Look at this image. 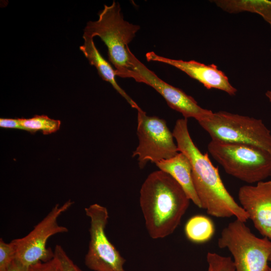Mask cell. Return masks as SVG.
<instances>
[{"instance_id":"d4e9b609","label":"cell","mask_w":271,"mask_h":271,"mask_svg":"<svg viewBox=\"0 0 271 271\" xmlns=\"http://www.w3.org/2000/svg\"><path fill=\"white\" fill-rule=\"evenodd\" d=\"M266 271H271V267H270L269 266H268Z\"/></svg>"},{"instance_id":"ac0fdd59","label":"cell","mask_w":271,"mask_h":271,"mask_svg":"<svg viewBox=\"0 0 271 271\" xmlns=\"http://www.w3.org/2000/svg\"><path fill=\"white\" fill-rule=\"evenodd\" d=\"M206 259L208 263L206 271H235L233 261L229 256L208 252Z\"/></svg>"},{"instance_id":"603a6c76","label":"cell","mask_w":271,"mask_h":271,"mask_svg":"<svg viewBox=\"0 0 271 271\" xmlns=\"http://www.w3.org/2000/svg\"><path fill=\"white\" fill-rule=\"evenodd\" d=\"M7 271H29V267L15 259L9 267Z\"/></svg>"},{"instance_id":"5bb4252c","label":"cell","mask_w":271,"mask_h":271,"mask_svg":"<svg viewBox=\"0 0 271 271\" xmlns=\"http://www.w3.org/2000/svg\"><path fill=\"white\" fill-rule=\"evenodd\" d=\"M83 38L84 43L80 46L79 49L88 59L89 64L96 68L100 77L111 84L114 89L125 99L131 107L139 109L140 107L117 83L115 69H113L110 64L101 56L95 46L93 38L83 34Z\"/></svg>"},{"instance_id":"52a82bcc","label":"cell","mask_w":271,"mask_h":271,"mask_svg":"<svg viewBox=\"0 0 271 271\" xmlns=\"http://www.w3.org/2000/svg\"><path fill=\"white\" fill-rule=\"evenodd\" d=\"M73 203L69 200L61 206L56 204L27 235L12 240L16 249V259L29 267L53 259L54 252L51 248L47 247V241L54 235L68 231L66 227L59 224L58 219Z\"/></svg>"},{"instance_id":"30bf717a","label":"cell","mask_w":271,"mask_h":271,"mask_svg":"<svg viewBox=\"0 0 271 271\" xmlns=\"http://www.w3.org/2000/svg\"><path fill=\"white\" fill-rule=\"evenodd\" d=\"M127 50L131 69L130 78L153 87L171 108L181 113L185 118L193 117L199 122L211 116L212 111L201 107L192 96L162 80L141 62L129 47Z\"/></svg>"},{"instance_id":"4316f807","label":"cell","mask_w":271,"mask_h":271,"mask_svg":"<svg viewBox=\"0 0 271 271\" xmlns=\"http://www.w3.org/2000/svg\"><path fill=\"white\" fill-rule=\"evenodd\" d=\"M269 51H270V52L271 53V46L270 47Z\"/></svg>"},{"instance_id":"2e32d148","label":"cell","mask_w":271,"mask_h":271,"mask_svg":"<svg viewBox=\"0 0 271 271\" xmlns=\"http://www.w3.org/2000/svg\"><path fill=\"white\" fill-rule=\"evenodd\" d=\"M215 228L210 218L203 215H196L186 222L184 231L187 239L195 243L209 241L215 233Z\"/></svg>"},{"instance_id":"8fae6325","label":"cell","mask_w":271,"mask_h":271,"mask_svg":"<svg viewBox=\"0 0 271 271\" xmlns=\"http://www.w3.org/2000/svg\"><path fill=\"white\" fill-rule=\"evenodd\" d=\"M238 198L239 205L255 229L263 237L271 240V181L241 186Z\"/></svg>"},{"instance_id":"cb8c5ba5","label":"cell","mask_w":271,"mask_h":271,"mask_svg":"<svg viewBox=\"0 0 271 271\" xmlns=\"http://www.w3.org/2000/svg\"><path fill=\"white\" fill-rule=\"evenodd\" d=\"M265 95L271 103V90L266 91Z\"/></svg>"},{"instance_id":"9a60e30c","label":"cell","mask_w":271,"mask_h":271,"mask_svg":"<svg viewBox=\"0 0 271 271\" xmlns=\"http://www.w3.org/2000/svg\"><path fill=\"white\" fill-rule=\"evenodd\" d=\"M217 7L229 14L249 12L260 16L271 29L270 0H213Z\"/></svg>"},{"instance_id":"44dd1931","label":"cell","mask_w":271,"mask_h":271,"mask_svg":"<svg viewBox=\"0 0 271 271\" xmlns=\"http://www.w3.org/2000/svg\"><path fill=\"white\" fill-rule=\"evenodd\" d=\"M29 271H62L59 261L54 257L46 262H40L29 267Z\"/></svg>"},{"instance_id":"e0dca14e","label":"cell","mask_w":271,"mask_h":271,"mask_svg":"<svg viewBox=\"0 0 271 271\" xmlns=\"http://www.w3.org/2000/svg\"><path fill=\"white\" fill-rule=\"evenodd\" d=\"M19 119L26 131L33 134L37 131H41L44 134H51L59 130L61 125L59 120L52 119L44 115H36L30 118Z\"/></svg>"},{"instance_id":"484cf974","label":"cell","mask_w":271,"mask_h":271,"mask_svg":"<svg viewBox=\"0 0 271 271\" xmlns=\"http://www.w3.org/2000/svg\"><path fill=\"white\" fill-rule=\"evenodd\" d=\"M268 261L271 262V253H270V255L269 256Z\"/></svg>"},{"instance_id":"277c9868","label":"cell","mask_w":271,"mask_h":271,"mask_svg":"<svg viewBox=\"0 0 271 271\" xmlns=\"http://www.w3.org/2000/svg\"><path fill=\"white\" fill-rule=\"evenodd\" d=\"M207 150L226 173L247 184L271 176V155L258 147L211 139Z\"/></svg>"},{"instance_id":"6da1fadb","label":"cell","mask_w":271,"mask_h":271,"mask_svg":"<svg viewBox=\"0 0 271 271\" xmlns=\"http://www.w3.org/2000/svg\"><path fill=\"white\" fill-rule=\"evenodd\" d=\"M180 152L190 161L194 186L201 208L218 218H230L246 222L248 216L225 188L218 169L211 163L207 153L203 154L194 144L188 127L187 118L178 119L173 130Z\"/></svg>"},{"instance_id":"7c38bea8","label":"cell","mask_w":271,"mask_h":271,"mask_svg":"<svg viewBox=\"0 0 271 271\" xmlns=\"http://www.w3.org/2000/svg\"><path fill=\"white\" fill-rule=\"evenodd\" d=\"M148 61L161 62L171 65L196 80L208 89H216L229 95H235L237 90L230 83L228 78L216 65L205 64L194 60L184 61L159 56L151 51L146 54Z\"/></svg>"},{"instance_id":"5b68a950","label":"cell","mask_w":271,"mask_h":271,"mask_svg":"<svg viewBox=\"0 0 271 271\" xmlns=\"http://www.w3.org/2000/svg\"><path fill=\"white\" fill-rule=\"evenodd\" d=\"M245 223L237 219L230 222L222 230L218 246L230 252L235 271H266L271 240L257 237Z\"/></svg>"},{"instance_id":"9c48e42d","label":"cell","mask_w":271,"mask_h":271,"mask_svg":"<svg viewBox=\"0 0 271 271\" xmlns=\"http://www.w3.org/2000/svg\"><path fill=\"white\" fill-rule=\"evenodd\" d=\"M137 110L139 145L132 156L137 157L139 167L143 169L149 162L156 163L176 156L179 151L166 121L147 115L141 108Z\"/></svg>"},{"instance_id":"8992f818","label":"cell","mask_w":271,"mask_h":271,"mask_svg":"<svg viewBox=\"0 0 271 271\" xmlns=\"http://www.w3.org/2000/svg\"><path fill=\"white\" fill-rule=\"evenodd\" d=\"M198 123L211 139L253 146L271 155V131L260 119L219 111Z\"/></svg>"},{"instance_id":"ffe728a7","label":"cell","mask_w":271,"mask_h":271,"mask_svg":"<svg viewBox=\"0 0 271 271\" xmlns=\"http://www.w3.org/2000/svg\"><path fill=\"white\" fill-rule=\"evenodd\" d=\"M54 252V256L59 261L62 271H82L74 263L60 245L55 246Z\"/></svg>"},{"instance_id":"4fadbf2b","label":"cell","mask_w":271,"mask_h":271,"mask_svg":"<svg viewBox=\"0 0 271 271\" xmlns=\"http://www.w3.org/2000/svg\"><path fill=\"white\" fill-rule=\"evenodd\" d=\"M155 164L160 170L173 177L182 187L190 200L198 207L201 208L193 184L191 164L184 154L178 153L170 159L162 160Z\"/></svg>"},{"instance_id":"7a4b0ae2","label":"cell","mask_w":271,"mask_h":271,"mask_svg":"<svg viewBox=\"0 0 271 271\" xmlns=\"http://www.w3.org/2000/svg\"><path fill=\"white\" fill-rule=\"evenodd\" d=\"M139 201L148 233L157 239L175 231L191 200L173 177L159 170L150 174L143 183Z\"/></svg>"},{"instance_id":"d6986e66","label":"cell","mask_w":271,"mask_h":271,"mask_svg":"<svg viewBox=\"0 0 271 271\" xmlns=\"http://www.w3.org/2000/svg\"><path fill=\"white\" fill-rule=\"evenodd\" d=\"M16 249L14 244L5 242L0 239V271H7L12 262L16 259Z\"/></svg>"},{"instance_id":"ba28073f","label":"cell","mask_w":271,"mask_h":271,"mask_svg":"<svg viewBox=\"0 0 271 271\" xmlns=\"http://www.w3.org/2000/svg\"><path fill=\"white\" fill-rule=\"evenodd\" d=\"M84 210L90 219V240L85 256V265L93 271H125V259L111 243L105 233L109 218L107 209L95 203Z\"/></svg>"},{"instance_id":"7402d4cb","label":"cell","mask_w":271,"mask_h":271,"mask_svg":"<svg viewBox=\"0 0 271 271\" xmlns=\"http://www.w3.org/2000/svg\"><path fill=\"white\" fill-rule=\"evenodd\" d=\"M0 126L6 128H15L26 130V128L20 123L19 118H0Z\"/></svg>"},{"instance_id":"3957f363","label":"cell","mask_w":271,"mask_h":271,"mask_svg":"<svg viewBox=\"0 0 271 271\" xmlns=\"http://www.w3.org/2000/svg\"><path fill=\"white\" fill-rule=\"evenodd\" d=\"M98 17L97 20L87 23L83 34L100 37L107 48L108 60L115 67L116 76L130 78L131 69L127 49L140 26L124 20L119 4L115 1L104 5Z\"/></svg>"}]
</instances>
